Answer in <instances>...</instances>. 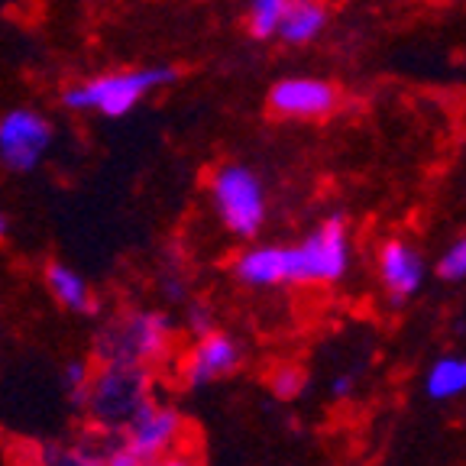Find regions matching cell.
<instances>
[{"instance_id":"9c48e42d","label":"cell","mask_w":466,"mask_h":466,"mask_svg":"<svg viewBox=\"0 0 466 466\" xmlns=\"http://www.w3.org/2000/svg\"><path fill=\"white\" fill-rule=\"evenodd\" d=\"M240 363H243V353L237 347V340L214 330V334L201 337L195 343V350L185 357V386L201 389L208 382H214V379H227L240 370Z\"/></svg>"},{"instance_id":"30bf717a","label":"cell","mask_w":466,"mask_h":466,"mask_svg":"<svg viewBox=\"0 0 466 466\" xmlns=\"http://www.w3.org/2000/svg\"><path fill=\"white\" fill-rule=\"evenodd\" d=\"M379 276L386 285L392 305H401L411 295H418L424 282V259L415 247H408L405 240H389L379 253Z\"/></svg>"},{"instance_id":"3957f363","label":"cell","mask_w":466,"mask_h":466,"mask_svg":"<svg viewBox=\"0 0 466 466\" xmlns=\"http://www.w3.org/2000/svg\"><path fill=\"white\" fill-rule=\"evenodd\" d=\"M175 75H178L175 68H130V72L101 75V78L68 87L66 95H62V104L72 110H97L104 116H124L149 91L172 85Z\"/></svg>"},{"instance_id":"603a6c76","label":"cell","mask_w":466,"mask_h":466,"mask_svg":"<svg viewBox=\"0 0 466 466\" xmlns=\"http://www.w3.org/2000/svg\"><path fill=\"white\" fill-rule=\"evenodd\" d=\"M153 466H204L201 453H188V451H172L166 457H159Z\"/></svg>"},{"instance_id":"5bb4252c","label":"cell","mask_w":466,"mask_h":466,"mask_svg":"<svg viewBox=\"0 0 466 466\" xmlns=\"http://www.w3.org/2000/svg\"><path fill=\"white\" fill-rule=\"evenodd\" d=\"M46 285H49L52 299H56L58 305H66L68 311H75V314L97 311V301H95V295H91V289H87V282L75 269L62 266V262H49V266H46Z\"/></svg>"},{"instance_id":"7a4b0ae2","label":"cell","mask_w":466,"mask_h":466,"mask_svg":"<svg viewBox=\"0 0 466 466\" xmlns=\"http://www.w3.org/2000/svg\"><path fill=\"white\" fill-rule=\"evenodd\" d=\"M153 399V372L137 366H91L85 421L97 428L127 431Z\"/></svg>"},{"instance_id":"d6986e66","label":"cell","mask_w":466,"mask_h":466,"mask_svg":"<svg viewBox=\"0 0 466 466\" xmlns=\"http://www.w3.org/2000/svg\"><path fill=\"white\" fill-rule=\"evenodd\" d=\"M7 460H10V466H43V444L14 437V441H10Z\"/></svg>"},{"instance_id":"44dd1931","label":"cell","mask_w":466,"mask_h":466,"mask_svg":"<svg viewBox=\"0 0 466 466\" xmlns=\"http://www.w3.org/2000/svg\"><path fill=\"white\" fill-rule=\"evenodd\" d=\"M188 330L201 340V337L214 334V314L208 305H191L188 308Z\"/></svg>"},{"instance_id":"484cf974","label":"cell","mask_w":466,"mask_h":466,"mask_svg":"<svg viewBox=\"0 0 466 466\" xmlns=\"http://www.w3.org/2000/svg\"><path fill=\"white\" fill-rule=\"evenodd\" d=\"M7 237V220H4V214H0V240Z\"/></svg>"},{"instance_id":"d4e9b609","label":"cell","mask_w":466,"mask_h":466,"mask_svg":"<svg viewBox=\"0 0 466 466\" xmlns=\"http://www.w3.org/2000/svg\"><path fill=\"white\" fill-rule=\"evenodd\" d=\"M350 386H353V379L343 376V379H337V382H334V392H337V395H347V392H350Z\"/></svg>"},{"instance_id":"ba28073f","label":"cell","mask_w":466,"mask_h":466,"mask_svg":"<svg viewBox=\"0 0 466 466\" xmlns=\"http://www.w3.org/2000/svg\"><path fill=\"white\" fill-rule=\"evenodd\" d=\"M340 104L337 87L324 78H285L269 91V107L279 116L320 120Z\"/></svg>"},{"instance_id":"8fae6325","label":"cell","mask_w":466,"mask_h":466,"mask_svg":"<svg viewBox=\"0 0 466 466\" xmlns=\"http://www.w3.org/2000/svg\"><path fill=\"white\" fill-rule=\"evenodd\" d=\"M233 276H237V282H240V285H249V289L285 285V256H282V247L247 249L240 259L233 262Z\"/></svg>"},{"instance_id":"52a82bcc","label":"cell","mask_w":466,"mask_h":466,"mask_svg":"<svg viewBox=\"0 0 466 466\" xmlns=\"http://www.w3.org/2000/svg\"><path fill=\"white\" fill-rule=\"evenodd\" d=\"M185 428H188V418H185L178 408L149 401L137 415V421L127 428V447L153 466L156 460L166 457V453H172L175 447H178Z\"/></svg>"},{"instance_id":"4fadbf2b","label":"cell","mask_w":466,"mask_h":466,"mask_svg":"<svg viewBox=\"0 0 466 466\" xmlns=\"http://www.w3.org/2000/svg\"><path fill=\"white\" fill-rule=\"evenodd\" d=\"M72 447L87 466H107L110 460L120 451H127V431H110V428H97V424H81L75 428Z\"/></svg>"},{"instance_id":"cb8c5ba5","label":"cell","mask_w":466,"mask_h":466,"mask_svg":"<svg viewBox=\"0 0 466 466\" xmlns=\"http://www.w3.org/2000/svg\"><path fill=\"white\" fill-rule=\"evenodd\" d=\"M107 466H149V463H146L143 457H137V453H133L130 447H127V451H120V453H116V457L110 460Z\"/></svg>"},{"instance_id":"6da1fadb","label":"cell","mask_w":466,"mask_h":466,"mask_svg":"<svg viewBox=\"0 0 466 466\" xmlns=\"http://www.w3.org/2000/svg\"><path fill=\"white\" fill-rule=\"evenodd\" d=\"M172 324L162 311H124L91 340V366H137L153 372L172 353Z\"/></svg>"},{"instance_id":"277c9868","label":"cell","mask_w":466,"mask_h":466,"mask_svg":"<svg viewBox=\"0 0 466 466\" xmlns=\"http://www.w3.org/2000/svg\"><path fill=\"white\" fill-rule=\"evenodd\" d=\"M282 256H285V282L291 285L337 282L350 266L347 220L340 214H334L308 240H301L299 247H282Z\"/></svg>"},{"instance_id":"ac0fdd59","label":"cell","mask_w":466,"mask_h":466,"mask_svg":"<svg viewBox=\"0 0 466 466\" xmlns=\"http://www.w3.org/2000/svg\"><path fill=\"white\" fill-rule=\"evenodd\" d=\"M301 389H305V372L299 366H279L272 376V392L279 399H295V395H301Z\"/></svg>"},{"instance_id":"ffe728a7","label":"cell","mask_w":466,"mask_h":466,"mask_svg":"<svg viewBox=\"0 0 466 466\" xmlns=\"http://www.w3.org/2000/svg\"><path fill=\"white\" fill-rule=\"evenodd\" d=\"M43 466H87L68 444H43Z\"/></svg>"},{"instance_id":"e0dca14e","label":"cell","mask_w":466,"mask_h":466,"mask_svg":"<svg viewBox=\"0 0 466 466\" xmlns=\"http://www.w3.org/2000/svg\"><path fill=\"white\" fill-rule=\"evenodd\" d=\"M437 276L444 279V282H460V279H466V237L457 240L444 256H441V262H437Z\"/></svg>"},{"instance_id":"8992f818","label":"cell","mask_w":466,"mask_h":466,"mask_svg":"<svg viewBox=\"0 0 466 466\" xmlns=\"http://www.w3.org/2000/svg\"><path fill=\"white\" fill-rule=\"evenodd\" d=\"M52 143V124L43 114L16 107L0 116V162L14 172H33Z\"/></svg>"},{"instance_id":"5b68a950","label":"cell","mask_w":466,"mask_h":466,"mask_svg":"<svg viewBox=\"0 0 466 466\" xmlns=\"http://www.w3.org/2000/svg\"><path fill=\"white\" fill-rule=\"evenodd\" d=\"M211 198L227 230L237 237H256L266 220V191L247 166H220L211 178Z\"/></svg>"},{"instance_id":"7c38bea8","label":"cell","mask_w":466,"mask_h":466,"mask_svg":"<svg viewBox=\"0 0 466 466\" xmlns=\"http://www.w3.org/2000/svg\"><path fill=\"white\" fill-rule=\"evenodd\" d=\"M324 23H328V10L320 7L318 0H289L276 36H282L289 46H305L320 36Z\"/></svg>"},{"instance_id":"7402d4cb","label":"cell","mask_w":466,"mask_h":466,"mask_svg":"<svg viewBox=\"0 0 466 466\" xmlns=\"http://www.w3.org/2000/svg\"><path fill=\"white\" fill-rule=\"evenodd\" d=\"M87 382H91V363H81V360H75V363H68L66 366V389H68V395L72 392H78V389H85Z\"/></svg>"},{"instance_id":"9a60e30c","label":"cell","mask_w":466,"mask_h":466,"mask_svg":"<svg viewBox=\"0 0 466 466\" xmlns=\"http://www.w3.org/2000/svg\"><path fill=\"white\" fill-rule=\"evenodd\" d=\"M466 392V357H444L437 360L428 372V395L437 401L457 399Z\"/></svg>"},{"instance_id":"2e32d148","label":"cell","mask_w":466,"mask_h":466,"mask_svg":"<svg viewBox=\"0 0 466 466\" xmlns=\"http://www.w3.org/2000/svg\"><path fill=\"white\" fill-rule=\"evenodd\" d=\"M285 7H289V0H249V33L256 39L276 36Z\"/></svg>"}]
</instances>
